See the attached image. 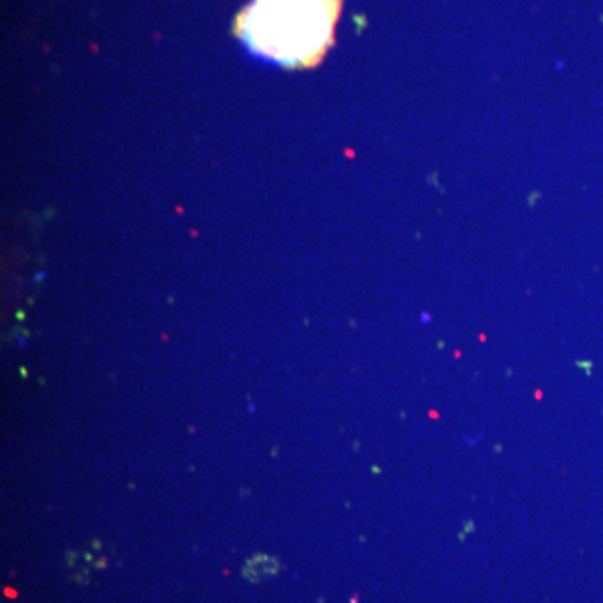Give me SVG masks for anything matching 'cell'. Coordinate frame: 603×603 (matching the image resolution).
Segmentation results:
<instances>
[{
    "mask_svg": "<svg viewBox=\"0 0 603 603\" xmlns=\"http://www.w3.org/2000/svg\"><path fill=\"white\" fill-rule=\"evenodd\" d=\"M342 0H253L235 18L251 52L288 69L320 64L334 46Z\"/></svg>",
    "mask_w": 603,
    "mask_h": 603,
    "instance_id": "cell-1",
    "label": "cell"
}]
</instances>
